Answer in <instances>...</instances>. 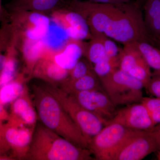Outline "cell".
Here are the masks:
<instances>
[{
	"label": "cell",
	"mask_w": 160,
	"mask_h": 160,
	"mask_svg": "<svg viewBox=\"0 0 160 160\" xmlns=\"http://www.w3.org/2000/svg\"><path fill=\"white\" fill-rule=\"evenodd\" d=\"M32 89L38 116L43 125L76 146L89 149L88 140L56 98L44 86L33 85Z\"/></svg>",
	"instance_id": "6da1fadb"
},
{
	"label": "cell",
	"mask_w": 160,
	"mask_h": 160,
	"mask_svg": "<svg viewBox=\"0 0 160 160\" xmlns=\"http://www.w3.org/2000/svg\"><path fill=\"white\" fill-rule=\"evenodd\" d=\"M88 149L79 147L43 124L36 125L26 159L94 160Z\"/></svg>",
	"instance_id": "7a4b0ae2"
},
{
	"label": "cell",
	"mask_w": 160,
	"mask_h": 160,
	"mask_svg": "<svg viewBox=\"0 0 160 160\" xmlns=\"http://www.w3.org/2000/svg\"><path fill=\"white\" fill-rule=\"evenodd\" d=\"M129 3H126L122 11L109 22L104 34L123 45L138 42L154 44L141 9Z\"/></svg>",
	"instance_id": "3957f363"
},
{
	"label": "cell",
	"mask_w": 160,
	"mask_h": 160,
	"mask_svg": "<svg viewBox=\"0 0 160 160\" xmlns=\"http://www.w3.org/2000/svg\"><path fill=\"white\" fill-rule=\"evenodd\" d=\"M99 80L103 90L116 107L140 102L143 97L142 83L119 68Z\"/></svg>",
	"instance_id": "277c9868"
},
{
	"label": "cell",
	"mask_w": 160,
	"mask_h": 160,
	"mask_svg": "<svg viewBox=\"0 0 160 160\" xmlns=\"http://www.w3.org/2000/svg\"><path fill=\"white\" fill-rule=\"evenodd\" d=\"M44 87L55 98L89 142L104 127L95 115L85 109L71 95L57 85L45 82Z\"/></svg>",
	"instance_id": "5b68a950"
},
{
	"label": "cell",
	"mask_w": 160,
	"mask_h": 160,
	"mask_svg": "<svg viewBox=\"0 0 160 160\" xmlns=\"http://www.w3.org/2000/svg\"><path fill=\"white\" fill-rule=\"evenodd\" d=\"M11 12L12 36L16 42L26 40H45L49 34L51 24L49 15L34 11Z\"/></svg>",
	"instance_id": "8992f818"
},
{
	"label": "cell",
	"mask_w": 160,
	"mask_h": 160,
	"mask_svg": "<svg viewBox=\"0 0 160 160\" xmlns=\"http://www.w3.org/2000/svg\"><path fill=\"white\" fill-rule=\"evenodd\" d=\"M132 130L118 123H109L91 139L88 149L95 159L112 160Z\"/></svg>",
	"instance_id": "52a82bcc"
},
{
	"label": "cell",
	"mask_w": 160,
	"mask_h": 160,
	"mask_svg": "<svg viewBox=\"0 0 160 160\" xmlns=\"http://www.w3.org/2000/svg\"><path fill=\"white\" fill-rule=\"evenodd\" d=\"M159 150L153 131L132 129L112 160H140Z\"/></svg>",
	"instance_id": "ba28073f"
},
{
	"label": "cell",
	"mask_w": 160,
	"mask_h": 160,
	"mask_svg": "<svg viewBox=\"0 0 160 160\" xmlns=\"http://www.w3.org/2000/svg\"><path fill=\"white\" fill-rule=\"evenodd\" d=\"M49 16L52 22L65 31L69 39L83 41L91 38L87 21L78 12L66 6L65 3Z\"/></svg>",
	"instance_id": "9c48e42d"
},
{
	"label": "cell",
	"mask_w": 160,
	"mask_h": 160,
	"mask_svg": "<svg viewBox=\"0 0 160 160\" xmlns=\"http://www.w3.org/2000/svg\"><path fill=\"white\" fill-rule=\"evenodd\" d=\"M85 109L95 115L104 126L116 113V106L102 89L69 93Z\"/></svg>",
	"instance_id": "30bf717a"
},
{
	"label": "cell",
	"mask_w": 160,
	"mask_h": 160,
	"mask_svg": "<svg viewBox=\"0 0 160 160\" xmlns=\"http://www.w3.org/2000/svg\"><path fill=\"white\" fill-rule=\"evenodd\" d=\"M111 123H118L135 130L152 131L156 126L141 102L128 105L116 112L114 117L107 124Z\"/></svg>",
	"instance_id": "8fae6325"
},
{
	"label": "cell",
	"mask_w": 160,
	"mask_h": 160,
	"mask_svg": "<svg viewBox=\"0 0 160 160\" xmlns=\"http://www.w3.org/2000/svg\"><path fill=\"white\" fill-rule=\"evenodd\" d=\"M69 72L58 65L50 54L45 52L36 64L31 78L58 86L68 78Z\"/></svg>",
	"instance_id": "7c38bea8"
},
{
	"label": "cell",
	"mask_w": 160,
	"mask_h": 160,
	"mask_svg": "<svg viewBox=\"0 0 160 160\" xmlns=\"http://www.w3.org/2000/svg\"><path fill=\"white\" fill-rule=\"evenodd\" d=\"M88 43L69 39L61 49L54 52H47L58 65L70 71L79 60L84 56Z\"/></svg>",
	"instance_id": "4fadbf2b"
},
{
	"label": "cell",
	"mask_w": 160,
	"mask_h": 160,
	"mask_svg": "<svg viewBox=\"0 0 160 160\" xmlns=\"http://www.w3.org/2000/svg\"><path fill=\"white\" fill-rule=\"evenodd\" d=\"M16 46L23 61V72L29 79L31 78L36 64L46 52V46L45 41L23 40L16 43Z\"/></svg>",
	"instance_id": "5bb4252c"
},
{
	"label": "cell",
	"mask_w": 160,
	"mask_h": 160,
	"mask_svg": "<svg viewBox=\"0 0 160 160\" xmlns=\"http://www.w3.org/2000/svg\"><path fill=\"white\" fill-rule=\"evenodd\" d=\"M35 128L18 120V127L9 128L5 132L6 141L17 149L20 157L24 159L29 152Z\"/></svg>",
	"instance_id": "9a60e30c"
},
{
	"label": "cell",
	"mask_w": 160,
	"mask_h": 160,
	"mask_svg": "<svg viewBox=\"0 0 160 160\" xmlns=\"http://www.w3.org/2000/svg\"><path fill=\"white\" fill-rule=\"evenodd\" d=\"M64 2L65 0H11L8 6L11 11H34L49 15Z\"/></svg>",
	"instance_id": "2e32d148"
},
{
	"label": "cell",
	"mask_w": 160,
	"mask_h": 160,
	"mask_svg": "<svg viewBox=\"0 0 160 160\" xmlns=\"http://www.w3.org/2000/svg\"><path fill=\"white\" fill-rule=\"evenodd\" d=\"M15 114L19 121L29 126H36L37 115L30 96L28 89L21 96L15 100L12 106Z\"/></svg>",
	"instance_id": "e0dca14e"
},
{
	"label": "cell",
	"mask_w": 160,
	"mask_h": 160,
	"mask_svg": "<svg viewBox=\"0 0 160 160\" xmlns=\"http://www.w3.org/2000/svg\"><path fill=\"white\" fill-rule=\"evenodd\" d=\"M59 86L68 93L102 89L99 79L94 71L77 79L71 80L67 78Z\"/></svg>",
	"instance_id": "ac0fdd59"
},
{
	"label": "cell",
	"mask_w": 160,
	"mask_h": 160,
	"mask_svg": "<svg viewBox=\"0 0 160 160\" xmlns=\"http://www.w3.org/2000/svg\"><path fill=\"white\" fill-rule=\"evenodd\" d=\"M29 78L22 72L15 80L1 87L0 89V102L6 104L16 100L27 90L26 81Z\"/></svg>",
	"instance_id": "d6986e66"
},
{
	"label": "cell",
	"mask_w": 160,
	"mask_h": 160,
	"mask_svg": "<svg viewBox=\"0 0 160 160\" xmlns=\"http://www.w3.org/2000/svg\"><path fill=\"white\" fill-rule=\"evenodd\" d=\"M6 60L0 72V87L10 82L14 79L18 69L17 56L18 52L13 40L10 39L7 47Z\"/></svg>",
	"instance_id": "ffe728a7"
},
{
	"label": "cell",
	"mask_w": 160,
	"mask_h": 160,
	"mask_svg": "<svg viewBox=\"0 0 160 160\" xmlns=\"http://www.w3.org/2000/svg\"><path fill=\"white\" fill-rule=\"evenodd\" d=\"M144 21L149 34L153 38L160 35V0H146Z\"/></svg>",
	"instance_id": "44dd1931"
},
{
	"label": "cell",
	"mask_w": 160,
	"mask_h": 160,
	"mask_svg": "<svg viewBox=\"0 0 160 160\" xmlns=\"http://www.w3.org/2000/svg\"><path fill=\"white\" fill-rule=\"evenodd\" d=\"M90 40V42L88 43L84 57L92 64L109 59L106 55L101 34L92 36Z\"/></svg>",
	"instance_id": "7402d4cb"
},
{
	"label": "cell",
	"mask_w": 160,
	"mask_h": 160,
	"mask_svg": "<svg viewBox=\"0 0 160 160\" xmlns=\"http://www.w3.org/2000/svg\"><path fill=\"white\" fill-rule=\"evenodd\" d=\"M150 69L160 72V49L146 42H135Z\"/></svg>",
	"instance_id": "603a6c76"
},
{
	"label": "cell",
	"mask_w": 160,
	"mask_h": 160,
	"mask_svg": "<svg viewBox=\"0 0 160 160\" xmlns=\"http://www.w3.org/2000/svg\"><path fill=\"white\" fill-rule=\"evenodd\" d=\"M150 69L144 58L127 73L140 81L144 85V88L146 89L152 74Z\"/></svg>",
	"instance_id": "cb8c5ba5"
},
{
	"label": "cell",
	"mask_w": 160,
	"mask_h": 160,
	"mask_svg": "<svg viewBox=\"0 0 160 160\" xmlns=\"http://www.w3.org/2000/svg\"><path fill=\"white\" fill-rule=\"evenodd\" d=\"M146 107L155 126L160 124V98L143 97L141 102Z\"/></svg>",
	"instance_id": "d4e9b609"
},
{
	"label": "cell",
	"mask_w": 160,
	"mask_h": 160,
	"mask_svg": "<svg viewBox=\"0 0 160 160\" xmlns=\"http://www.w3.org/2000/svg\"><path fill=\"white\" fill-rule=\"evenodd\" d=\"M93 71V66L85 57H82L76 63L73 68L69 71L68 78L77 79L85 76Z\"/></svg>",
	"instance_id": "484cf974"
},
{
	"label": "cell",
	"mask_w": 160,
	"mask_h": 160,
	"mask_svg": "<svg viewBox=\"0 0 160 160\" xmlns=\"http://www.w3.org/2000/svg\"><path fill=\"white\" fill-rule=\"evenodd\" d=\"M118 67V62L108 59L94 64L93 69L95 73L100 79L109 75Z\"/></svg>",
	"instance_id": "4316f807"
},
{
	"label": "cell",
	"mask_w": 160,
	"mask_h": 160,
	"mask_svg": "<svg viewBox=\"0 0 160 160\" xmlns=\"http://www.w3.org/2000/svg\"><path fill=\"white\" fill-rule=\"evenodd\" d=\"M101 36L107 57L109 60L118 62L121 48H119L114 41L110 39L106 35L101 34Z\"/></svg>",
	"instance_id": "83f0119b"
},
{
	"label": "cell",
	"mask_w": 160,
	"mask_h": 160,
	"mask_svg": "<svg viewBox=\"0 0 160 160\" xmlns=\"http://www.w3.org/2000/svg\"><path fill=\"white\" fill-rule=\"evenodd\" d=\"M150 94L160 98V72H154L152 74L149 84L146 89Z\"/></svg>",
	"instance_id": "f1b7e54d"
},
{
	"label": "cell",
	"mask_w": 160,
	"mask_h": 160,
	"mask_svg": "<svg viewBox=\"0 0 160 160\" xmlns=\"http://www.w3.org/2000/svg\"><path fill=\"white\" fill-rule=\"evenodd\" d=\"M69 1H79V0H67ZM94 2L103 3H111V4H123L129 3L131 0H89Z\"/></svg>",
	"instance_id": "f546056e"
},
{
	"label": "cell",
	"mask_w": 160,
	"mask_h": 160,
	"mask_svg": "<svg viewBox=\"0 0 160 160\" xmlns=\"http://www.w3.org/2000/svg\"><path fill=\"white\" fill-rule=\"evenodd\" d=\"M152 131L154 132L157 139L159 146V150H160V124L157 125Z\"/></svg>",
	"instance_id": "4dcf8cb0"
},
{
	"label": "cell",
	"mask_w": 160,
	"mask_h": 160,
	"mask_svg": "<svg viewBox=\"0 0 160 160\" xmlns=\"http://www.w3.org/2000/svg\"><path fill=\"white\" fill-rule=\"evenodd\" d=\"M6 60V56L4 55L0 54V71L4 67Z\"/></svg>",
	"instance_id": "1f68e13d"
},
{
	"label": "cell",
	"mask_w": 160,
	"mask_h": 160,
	"mask_svg": "<svg viewBox=\"0 0 160 160\" xmlns=\"http://www.w3.org/2000/svg\"><path fill=\"white\" fill-rule=\"evenodd\" d=\"M155 43H157L160 47V38H158L156 39L155 41Z\"/></svg>",
	"instance_id": "d6a6232c"
},
{
	"label": "cell",
	"mask_w": 160,
	"mask_h": 160,
	"mask_svg": "<svg viewBox=\"0 0 160 160\" xmlns=\"http://www.w3.org/2000/svg\"><path fill=\"white\" fill-rule=\"evenodd\" d=\"M158 160H160V150H158L157 151V154Z\"/></svg>",
	"instance_id": "836d02e7"
},
{
	"label": "cell",
	"mask_w": 160,
	"mask_h": 160,
	"mask_svg": "<svg viewBox=\"0 0 160 160\" xmlns=\"http://www.w3.org/2000/svg\"><path fill=\"white\" fill-rule=\"evenodd\" d=\"M3 110V108L2 106V105L0 104V113L2 112Z\"/></svg>",
	"instance_id": "e575fe53"
},
{
	"label": "cell",
	"mask_w": 160,
	"mask_h": 160,
	"mask_svg": "<svg viewBox=\"0 0 160 160\" xmlns=\"http://www.w3.org/2000/svg\"><path fill=\"white\" fill-rule=\"evenodd\" d=\"M158 38H160V35L157 38H156V39H157ZM156 39L155 40V41Z\"/></svg>",
	"instance_id": "d590c367"
}]
</instances>
